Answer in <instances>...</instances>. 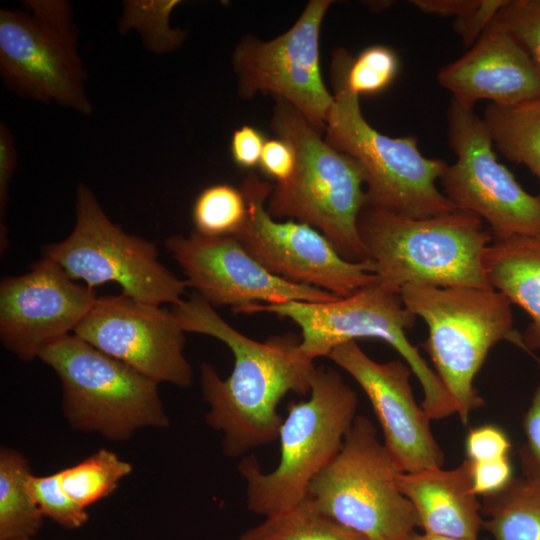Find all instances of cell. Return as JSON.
Here are the masks:
<instances>
[{"label":"cell","mask_w":540,"mask_h":540,"mask_svg":"<svg viewBox=\"0 0 540 540\" xmlns=\"http://www.w3.org/2000/svg\"><path fill=\"white\" fill-rule=\"evenodd\" d=\"M185 332L214 337L228 346L234 366L227 379L203 363L200 383L209 405L207 424L222 432V450L236 458L278 438L283 417L278 405L288 392H310L313 361L299 349L300 339L287 334L264 342L253 340L229 325L203 298L193 294L172 306Z\"/></svg>","instance_id":"1"},{"label":"cell","mask_w":540,"mask_h":540,"mask_svg":"<svg viewBox=\"0 0 540 540\" xmlns=\"http://www.w3.org/2000/svg\"><path fill=\"white\" fill-rule=\"evenodd\" d=\"M357 228L378 280L399 292L412 283L492 288L483 260L493 236L474 214L414 219L366 203Z\"/></svg>","instance_id":"2"},{"label":"cell","mask_w":540,"mask_h":540,"mask_svg":"<svg viewBox=\"0 0 540 540\" xmlns=\"http://www.w3.org/2000/svg\"><path fill=\"white\" fill-rule=\"evenodd\" d=\"M274 98L270 126L278 138L292 145L296 166L290 180L273 186L269 214L312 226L348 261L369 260L357 228L367 203L362 167L328 144L290 103Z\"/></svg>","instance_id":"3"},{"label":"cell","mask_w":540,"mask_h":540,"mask_svg":"<svg viewBox=\"0 0 540 540\" xmlns=\"http://www.w3.org/2000/svg\"><path fill=\"white\" fill-rule=\"evenodd\" d=\"M352 57L342 47L332 54L334 102L325 126V140L362 167L367 203L414 219L456 210L436 185L448 165L445 161L423 156L416 138L386 136L366 121L359 96L346 83Z\"/></svg>","instance_id":"4"},{"label":"cell","mask_w":540,"mask_h":540,"mask_svg":"<svg viewBox=\"0 0 540 540\" xmlns=\"http://www.w3.org/2000/svg\"><path fill=\"white\" fill-rule=\"evenodd\" d=\"M400 294L405 307L427 324L422 346L467 424L470 414L483 405L474 379L490 349L507 340L526 351L522 335L513 327L512 303L493 288L412 283Z\"/></svg>","instance_id":"5"},{"label":"cell","mask_w":540,"mask_h":540,"mask_svg":"<svg viewBox=\"0 0 540 540\" xmlns=\"http://www.w3.org/2000/svg\"><path fill=\"white\" fill-rule=\"evenodd\" d=\"M357 404L356 393L336 370L315 367L309 399L291 403L283 419L277 467L264 473L253 456L239 465L247 485L248 509L267 518L303 502L310 482L340 451Z\"/></svg>","instance_id":"6"},{"label":"cell","mask_w":540,"mask_h":540,"mask_svg":"<svg viewBox=\"0 0 540 540\" xmlns=\"http://www.w3.org/2000/svg\"><path fill=\"white\" fill-rule=\"evenodd\" d=\"M271 313L289 318L301 330L299 349L311 361L357 338H377L390 344L409 365L423 391L421 406L432 419L457 413V407L433 369L410 343L406 331L416 321L399 291L377 278L347 297L328 302L290 301L252 304L237 313Z\"/></svg>","instance_id":"7"},{"label":"cell","mask_w":540,"mask_h":540,"mask_svg":"<svg viewBox=\"0 0 540 540\" xmlns=\"http://www.w3.org/2000/svg\"><path fill=\"white\" fill-rule=\"evenodd\" d=\"M38 358L59 377L62 409L74 430L118 442L143 428L169 426L158 383L75 334L51 343Z\"/></svg>","instance_id":"8"},{"label":"cell","mask_w":540,"mask_h":540,"mask_svg":"<svg viewBox=\"0 0 540 540\" xmlns=\"http://www.w3.org/2000/svg\"><path fill=\"white\" fill-rule=\"evenodd\" d=\"M398 472L372 421L356 416L340 451L310 482L305 500L370 540H408L420 523L398 488Z\"/></svg>","instance_id":"9"},{"label":"cell","mask_w":540,"mask_h":540,"mask_svg":"<svg viewBox=\"0 0 540 540\" xmlns=\"http://www.w3.org/2000/svg\"><path fill=\"white\" fill-rule=\"evenodd\" d=\"M0 10V75L17 95L90 116L93 106L78 49V29L65 0H26Z\"/></svg>","instance_id":"10"},{"label":"cell","mask_w":540,"mask_h":540,"mask_svg":"<svg viewBox=\"0 0 540 540\" xmlns=\"http://www.w3.org/2000/svg\"><path fill=\"white\" fill-rule=\"evenodd\" d=\"M75 216L70 235L42 249L72 280L93 290L116 282L123 295L154 305L183 300L188 285L159 261L156 245L113 223L84 183L76 189Z\"/></svg>","instance_id":"11"},{"label":"cell","mask_w":540,"mask_h":540,"mask_svg":"<svg viewBox=\"0 0 540 540\" xmlns=\"http://www.w3.org/2000/svg\"><path fill=\"white\" fill-rule=\"evenodd\" d=\"M448 140L457 160L440 181L456 210L485 220L493 240L540 233V196L526 192L500 162L482 118L473 106L452 98Z\"/></svg>","instance_id":"12"},{"label":"cell","mask_w":540,"mask_h":540,"mask_svg":"<svg viewBox=\"0 0 540 540\" xmlns=\"http://www.w3.org/2000/svg\"><path fill=\"white\" fill-rule=\"evenodd\" d=\"M273 185L249 172L241 190L247 219L234 236L270 273L294 284L347 297L377 280L371 260L344 259L317 229L294 220L278 222L265 206Z\"/></svg>","instance_id":"13"},{"label":"cell","mask_w":540,"mask_h":540,"mask_svg":"<svg viewBox=\"0 0 540 540\" xmlns=\"http://www.w3.org/2000/svg\"><path fill=\"white\" fill-rule=\"evenodd\" d=\"M332 0H310L283 34L263 41L244 35L232 53L238 95L245 100L271 93L295 107L318 131H325L334 97L320 70L319 40Z\"/></svg>","instance_id":"14"},{"label":"cell","mask_w":540,"mask_h":540,"mask_svg":"<svg viewBox=\"0 0 540 540\" xmlns=\"http://www.w3.org/2000/svg\"><path fill=\"white\" fill-rule=\"evenodd\" d=\"M152 381L189 386L185 331L170 310L123 294L97 298L73 332Z\"/></svg>","instance_id":"15"},{"label":"cell","mask_w":540,"mask_h":540,"mask_svg":"<svg viewBox=\"0 0 540 540\" xmlns=\"http://www.w3.org/2000/svg\"><path fill=\"white\" fill-rule=\"evenodd\" d=\"M188 287L211 306L240 309L266 302H328L339 297L318 288L290 283L267 271L234 236L207 237L193 231L165 240Z\"/></svg>","instance_id":"16"},{"label":"cell","mask_w":540,"mask_h":540,"mask_svg":"<svg viewBox=\"0 0 540 540\" xmlns=\"http://www.w3.org/2000/svg\"><path fill=\"white\" fill-rule=\"evenodd\" d=\"M97 297L55 261L43 257L30 271L0 282V338L20 360L38 358L51 343L74 332Z\"/></svg>","instance_id":"17"},{"label":"cell","mask_w":540,"mask_h":540,"mask_svg":"<svg viewBox=\"0 0 540 540\" xmlns=\"http://www.w3.org/2000/svg\"><path fill=\"white\" fill-rule=\"evenodd\" d=\"M345 370L369 398L381 425L384 446L400 472L442 467L444 454L433 436L431 418L413 396L406 362L379 363L349 341L328 356Z\"/></svg>","instance_id":"18"},{"label":"cell","mask_w":540,"mask_h":540,"mask_svg":"<svg viewBox=\"0 0 540 540\" xmlns=\"http://www.w3.org/2000/svg\"><path fill=\"white\" fill-rule=\"evenodd\" d=\"M437 80L470 106L479 100L510 106L540 97V65L497 18Z\"/></svg>","instance_id":"19"},{"label":"cell","mask_w":540,"mask_h":540,"mask_svg":"<svg viewBox=\"0 0 540 540\" xmlns=\"http://www.w3.org/2000/svg\"><path fill=\"white\" fill-rule=\"evenodd\" d=\"M396 482L414 506L424 533L477 540L484 520L468 459L450 470L398 472Z\"/></svg>","instance_id":"20"},{"label":"cell","mask_w":540,"mask_h":540,"mask_svg":"<svg viewBox=\"0 0 540 540\" xmlns=\"http://www.w3.org/2000/svg\"><path fill=\"white\" fill-rule=\"evenodd\" d=\"M483 264L490 286L531 318L522 334L526 351L540 349V233L493 240Z\"/></svg>","instance_id":"21"},{"label":"cell","mask_w":540,"mask_h":540,"mask_svg":"<svg viewBox=\"0 0 540 540\" xmlns=\"http://www.w3.org/2000/svg\"><path fill=\"white\" fill-rule=\"evenodd\" d=\"M482 120L493 146L540 181V97L510 106L488 104Z\"/></svg>","instance_id":"22"},{"label":"cell","mask_w":540,"mask_h":540,"mask_svg":"<svg viewBox=\"0 0 540 540\" xmlns=\"http://www.w3.org/2000/svg\"><path fill=\"white\" fill-rule=\"evenodd\" d=\"M483 526L495 540H540V481L513 478L499 492L482 497Z\"/></svg>","instance_id":"23"},{"label":"cell","mask_w":540,"mask_h":540,"mask_svg":"<svg viewBox=\"0 0 540 540\" xmlns=\"http://www.w3.org/2000/svg\"><path fill=\"white\" fill-rule=\"evenodd\" d=\"M32 474L27 458L9 447L0 450V540L33 539L43 525L28 490Z\"/></svg>","instance_id":"24"},{"label":"cell","mask_w":540,"mask_h":540,"mask_svg":"<svg viewBox=\"0 0 540 540\" xmlns=\"http://www.w3.org/2000/svg\"><path fill=\"white\" fill-rule=\"evenodd\" d=\"M239 540H370L318 513L304 500L282 514L267 517Z\"/></svg>","instance_id":"25"},{"label":"cell","mask_w":540,"mask_h":540,"mask_svg":"<svg viewBox=\"0 0 540 540\" xmlns=\"http://www.w3.org/2000/svg\"><path fill=\"white\" fill-rule=\"evenodd\" d=\"M132 469V465L116 453L100 449L81 462L59 470V473L65 493L86 509L110 496Z\"/></svg>","instance_id":"26"},{"label":"cell","mask_w":540,"mask_h":540,"mask_svg":"<svg viewBox=\"0 0 540 540\" xmlns=\"http://www.w3.org/2000/svg\"><path fill=\"white\" fill-rule=\"evenodd\" d=\"M247 211L241 188L225 183L211 185L194 201V231L207 237L235 236L246 222Z\"/></svg>","instance_id":"27"},{"label":"cell","mask_w":540,"mask_h":540,"mask_svg":"<svg viewBox=\"0 0 540 540\" xmlns=\"http://www.w3.org/2000/svg\"><path fill=\"white\" fill-rule=\"evenodd\" d=\"M400 69L397 53L385 45H371L352 57L346 83L356 95H375L386 90Z\"/></svg>","instance_id":"28"},{"label":"cell","mask_w":540,"mask_h":540,"mask_svg":"<svg viewBox=\"0 0 540 540\" xmlns=\"http://www.w3.org/2000/svg\"><path fill=\"white\" fill-rule=\"evenodd\" d=\"M27 486L42 515L63 528L77 529L88 521L86 509L74 502L63 490L59 471L45 476L32 473Z\"/></svg>","instance_id":"29"},{"label":"cell","mask_w":540,"mask_h":540,"mask_svg":"<svg viewBox=\"0 0 540 540\" xmlns=\"http://www.w3.org/2000/svg\"><path fill=\"white\" fill-rule=\"evenodd\" d=\"M496 18L540 65V0H507Z\"/></svg>","instance_id":"30"},{"label":"cell","mask_w":540,"mask_h":540,"mask_svg":"<svg viewBox=\"0 0 540 540\" xmlns=\"http://www.w3.org/2000/svg\"><path fill=\"white\" fill-rule=\"evenodd\" d=\"M511 443L506 433L496 425L485 424L469 430L465 451L471 462H484L509 457Z\"/></svg>","instance_id":"31"},{"label":"cell","mask_w":540,"mask_h":540,"mask_svg":"<svg viewBox=\"0 0 540 540\" xmlns=\"http://www.w3.org/2000/svg\"><path fill=\"white\" fill-rule=\"evenodd\" d=\"M522 427L525 442L518 452L522 474L525 478L540 481V384L524 415Z\"/></svg>","instance_id":"32"},{"label":"cell","mask_w":540,"mask_h":540,"mask_svg":"<svg viewBox=\"0 0 540 540\" xmlns=\"http://www.w3.org/2000/svg\"><path fill=\"white\" fill-rule=\"evenodd\" d=\"M507 0H477L476 5L454 21V30L465 47L472 46L496 18Z\"/></svg>","instance_id":"33"},{"label":"cell","mask_w":540,"mask_h":540,"mask_svg":"<svg viewBox=\"0 0 540 540\" xmlns=\"http://www.w3.org/2000/svg\"><path fill=\"white\" fill-rule=\"evenodd\" d=\"M259 166L263 173L274 179L276 184L286 183L296 166V155L292 145L281 139L266 140Z\"/></svg>","instance_id":"34"},{"label":"cell","mask_w":540,"mask_h":540,"mask_svg":"<svg viewBox=\"0 0 540 540\" xmlns=\"http://www.w3.org/2000/svg\"><path fill=\"white\" fill-rule=\"evenodd\" d=\"M471 475L474 491L482 497L499 492L514 478L509 457L471 462Z\"/></svg>","instance_id":"35"},{"label":"cell","mask_w":540,"mask_h":540,"mask_svg":"<svg viewBox=\"0 0 540 540\" xmlns=\"http://www.w3.org/2000/svg\"><path fill=\"white\" fill-rule=\"evenodd\" d=\"M265 137L261 131L250 125L236 129L231 137L230 153L235 164L244 169L259 165Z\"/></svg>","instance_id":"36"},{"label":"cell","mask_w":540,"mask_h":540,"mask_svg":"<svg viewBox=\"0 0 540 540\" xmlns=\"http://www.w3.org/2000/svg\"><path fill=\"white\" fill-rule=\"evenodd\" d=\"M17 152L11 131L0 125V214L1 219L6 211L8 186L15 170Z\"/></svg>","instance_id":"37"},{"label":"cell","mask_w":540,"mask_h":540,"mask_svg":"<svg viewBox=\"0 0 540 540\" xmlns=\"http://www.w3.org/2000/svg\"><path fill=\"white\" fill-rule=\"evenodd\" d=\"M411 3L424 13L457 18L473 8L477 0H414Z\"/></svg>","instance_id":"38"},{"label":"cell","mask_w":540,"mask_h":540,"mask_svg":"<svg viewBox=\"0 0 540 540\" xmlns=\"http://www.w3.org/2000/svg\"><path fill=\"white\" fill-rule=\"evenodd\" d=\"M408 540H466V539H460V538H454V537H448V536H441V535H435V534H428V533H416L414 532Z\"/></svg>","instance_id":"39"},{"label":"cell","mask_w":540,"mask_h":540,"mask_svg":"<svg viewBox=\"0 0 540 540\" xmlns=\"http://www.w3.org/2000/svg\"><path fill=\"white\" fill-rule=\"evenodd\" d=\"M25 540H33V539H25Z\"/></svg>","instance_id":"40"}]
</instances>
